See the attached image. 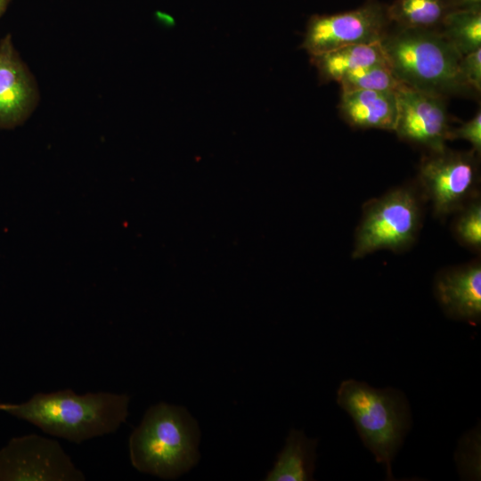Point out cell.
<instances>
[{"mask_svg": "<svg viewBox=\"0 0 481 481\" xmlns=\"http://www.w3.org/2000/svg\"><path fill=\"white\" fill-rule=\"evenodd\" d=\"M129 401L126 394L77 395L65 389L37 393L22 404H0V411L37 426L46 434L80 444L114 433L126 422Z\"/></svg>", "mask_w": 481, "mask_h": 481, "instance_id": "6da1fadb", "label": "cell"}, {"mask_svg": "<svg viewBox=\"0 0 481 481\" xmlns=\"http://www.w3.org/2000/svg\"><path fill=\"white\" fill-rule=\"evenodd\" d=\"M379 44L387 66L403 85L445 98H479L461 81V55L439 30L391 26Z\"/></svg>", "mask_w": 481, "mask_h": 481, "instance_id": "7a4b0ae2", "label": "cell"}, {"mask_svg": "<svg viewBox=\"0 0 481 481\" xmlns=\"http://www.w3.org/2000/svg\"><path fill=\"white\" fill-rule=\"evenodd\" d=\"M200 432L182 406H151L128 442L131 463L138 471L163 479L177 478L199 461Z\"/></svg>", "mask_w": 481, "mask_h": 481, "instance_id": "3957f363", "label": "cell"}, {"mask_svg": "<svg viewBox=\"0 0 481 481\" xmlns=\"http://www.w3.org/2000/svg\"><path fill=\"white\" fill-rule=\"evenodd\" d=\"M337 403L353 419L364 445L392 478L391 462L410 427L404 395L394 388L377 389L355 379L344 380Z\"/></svg>", "mask_w": 481, "mask_h": 481, "instance_id": "277c9868", "label": "cell"}, {"mask_svg": "<svg viewBox=\"0 0 481 481\" xmlns=\"http://www.w3.org/2000/svg\"><path fill=\"white\" fill-rule=\"evenodd\" d=\"M421 198L416 187L404 185L366 203L355 232L353 258L411 247L421 227Z\"/></svg>", "mask_w": 481, "mask_h": 481, "instance_id": "5b68a950", "label": "cell"}, {"mask_svg": "<svg viewBox=\"0 0 481 481\" xmlns=\"http://www.w3.org/2000/svg\"><path fill=\"white\" fill-rule=\"evenodd\" d=\"M418 180L434 215L444 218L479 198L480 155L472 149L458 151L447 147L427 151L420 161Z\"/></svg>", "mask_w": 481, "mask_h": 481, "instance_id": "8992f818", "label": "cell"}, {"mask_svg": "<svg viewBox=\"0 0 481 481\" xmlns=\"http://www.w3.org/2000/svg\"><path fill=\"white\" fill-rule=\"evenodd\" d=\"M391 26L387 4L366 0L351 11L312 15L301 48L312 56L349 45L378 44Z\"/></svg>", "mask_w": 481, "mask_h": 481, "instance_id": "52a82bcc", "label": "cell"}, {"mask_svg": "<svg viewBox=\"0 0 481 481\" xmlns=\"http://www.w3.org/2000/svg\"><path fill=\"white\" fill-rule=\"evenodd\" d=\"M61 444L37 434L12 438L0 450V481H82Z\"/></svg>", "mask_w": 481, "mask_h": 481, "instance_id": "ba28073f", "label": "cell"}, {"mask_svg": "<svg viewBox=\"0 0 481 481\" xmlns=\"http://www.w3.org/2000/svg\"><path fill=\"white\" fill-rule=\"evenodd\" d=\"M396 96L397 117L394 132L397 137L427 151H438L447 147L452 128L447 98L406 86L396 90Z\"/></svg>", "mask_w": 481, "mask_h": 481, "instance_id": "9c48e42d", "label": "cell"}, {"mask_svg": "<svg viewBox=\"0 0 481 481\" xmlns=\"http://www.w3.org/2000/svg\"><path fill=\"white\" fill-rule=\"evenodd\" d=\"M39 101L37 79L8 33L0 39V129L25 123Z\"/></svg>", "mask_w": 481, "mask_h": 481, "instance_id": "30bf717a", "label": "cell"}, {"mask_svg": "<svg viewBox=\"0 0 481 481\" xmlns=\"http://www.w3.org/2000/svg\"><path fill=\"white\" fill-rule=\"evenodd\" d=\"M435 296L451 318L477 323L481 318V264L476 260L443 270L434 284Z\"/></svg>", "mask_w": 481, "mask_h": 481, "instance_id": "8fae6325", "label": "cell"}, {"mask_svg": "<svg viewBox=\"0 0 481 481\" xmlns=\"http://www.w3.org/2000/svg\"><path fill=\"white\" fill-rule=\"evenodd\" d=\"M338 109L341 118L351 127L394 132L397 117L396 91L341 92Z\"/></svg>", "mask_w": 481, "mask_h": 481, "instance_id": "7c38bea8", "label": "cell"}, {"mask_svg": "<svg viewBox=\"0 0 481 481\" xmlns=\"http://www.w3.org/2000/svg\"><path fill=\"white\" fill-rule=\"evenodd\" d=\"M321 83L339 82L360 68L387 64L380 44L355 45L310 56Z\"/></svg>", "mask_w": 481, "mask_h": 481, "instance_id": "4fadbf2b", "label": "cell"}, {"mask_svg": "<svg viewBox=\"0 0 481 481\" xmlns=\"http://www.w3.org/2000/svg\"><path fill=\"white\" fill-rule=\"evenodd\" d=\"M316 445V440L307 438L300 430L291 429L284 448L265 480H313Z\"/></svg>", "mask_w": 481, "mask_h": 481, "instance_id": "5bb4252c", "label": "cell"}, {"mask_svg": "<svg viewBox=\"0 0 481 481\" xmlns=\"http://www.w3.org/2000/svg\"><path fill=\"white\" fill-rule=\"evenodd\" d=\"M452 11L451 0H394L387 4L392 26L408 29L439 30Z\"/></svg>", "mask_w": 481, "mask_h": 481, "instance_id": "9a60e30c", "label": "cell"}, {"mask_svg": "<svg viewBox=\"0 0 481 481\" xmlns=\"http://www.w3.org/2000/svg\"><path fill=\"white\" fill-rule=\"evenodd\" d=\"M439 32L461 56L481 48V9L450 12Z\"/></svg>", "mask_w": 481, "mask_h": 481, "instance_id": "2e32d148", "label": "cell"}, {"mask_svg": "<svg viewBox=\"0 0 481 481\" xmlns=\"http://www.w3.org/2000/svg\"><path fill=\"white\" fill-rule=\"evenodd\" d=\"M341 92L355 90L396 91L403 85L387 64H375L355 69L339 82Z\"/></svg>", "mask_w": 481, "mask_h": 481, "instance_id": "e0dca14e", "label": "cell"}, {"mask_svg": "<svg viewBox=\"0 0 481 481\" xmlns=\"http://www.w3.org/2000/svg\"><path fill=\"white\" fill-rule=\"evenodd\" d=\"M452 232L456 240L473 251L481 249V202L477 198L456 212Z\"/></svg>", "mask_w": 481, "mask_h": 481, "instance_id": "ac0fdd59", "label": "cell"}, {"mask_svg": "<svg viewBox=\"0 0 481 481\" xmlns=\"http://www.w3.org/2000/svg\"><path fill=\"white\" fill-rule=\"evenodd\" d=\"M458 72L461 81L480 95L481 48L461 57Z\"/></svg>", "mask_w": 481, "mask_h": 481, "instance_id": "d6986e66", "label": "cell"}, {"mask_svg": "<svg viewBox=\"0 0 481 481\" xmlns=\"http://www.w3.org/2000/svg\"><path fill=\"white\" fill-rule=\"evenodd\" d=\"M461 139L469 142L472 150L481 154V110L468 121L451 130V140Z\"/></svg>", "mask_w": 481, "mask_h": 481, "instance_id": "ffe728a7", "label": "cell"}, {"mask_svg": "<svg viewBox=\"0 0 481 481\" xmlns=\"http://www.w3.org/2000/svg\"><path fill=\"white\" fill-rule=\"evenodd\" d=\"M453 10L481 9V0H451Z\"/></svg>", "mask_w": 481, "mask_h": 481, "instance_id": "44dd1931", "label": "cell"}, {"mask_svg": "<svg viewBox=\"0 0 481 481\" xmlns=\"http://www.w3.org/2000/svg\"><path fill=\"white\" fill-rule=\"evenodd\" d=\"M12 0H0V18L4 14Z\"/></svg>", "mask_w": 481, "mask_h": 481, "instance_id": "7402d4cb", "label": "cell"}]
</instances>
